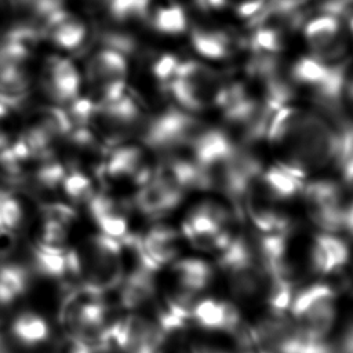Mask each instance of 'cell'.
<instances>
[{
  "instance_id": "8992f818",
  "label": "cell",
  "mask_w": 353,
  "mask_h": 353,
  "mask_svg": "<svg viewBox=\"0 0 353 353\" xmlns=\"http://www.w3.org/2000/svg\"><path fill=\"white\" fill-rule=\"evenodd\" d=\"M203 130L204 125L194 116L179 109H168L145 120L139 134L152 150L170 153L190 146Z\"/></svg>"
},
{
  "instance_id": "74e56055",
  "label": "cell",
  "mask_w": 353,
  "mask_h": 353,
  "mask_svg": "<svg viewBox=\"0 0 353 353\" xmlns=\"http://www.w3.org/2000/svg\"><path fill=\"white\" fill-rule=\"evenodd\" d=\"M0 190H1V189H0Z\"/></svg>"
},
{
  "instance_id": "7a4b0ae2",
  "label": "cell",
  "mask_w": 353,
  "mask_h": 353,
  "mask_svg": "<svg viewBox=\"0 0 353 353\" xmlns=\"http://www.w3.org/2000/svg\"><path fill=\"white\" fill-rule=\"evenodd\" d=\"M77 254L83 287L101 296L119 288L125 274L121 241L98 233L91 236Z\"/></svg>"
},
{
  "instance_id": "83f0119b",
  "label": "cell",
  "mask_w": 353,
  "mask_h": 353,
  "mask_svg": "<svg viewBox=\"0 0 353 353\" xmlns=\"http://www.w3.org/2000/svg\"><path fill=\"white\" fill-rule=\"evenodd\" d=\"M41 221L58 223L65 228H70L76 219V211L73 207L63 203H47L40 210Z\"/></svg>"
},
{
  "instance_id": "1f68e13d",
  "label": "cell",
  "mask_w": 353,
  "mask_h": 353,
  "mask_svg": "<svg viewBox=\"0 0 353 353\" xmlns=\"http://www.w3.org/2000/svg\"><path fill=\"white\" fill-rule=\"evenodd\" d=\"M268 0H244L237 6V14L241 18H247V19H252L255 15H258L262 8L265 7Z\"/></svg>"
},
{
  "instance_id": "ac0fdd59",
  "label": "cell",
  "mask_w": 353,
  "mask_h": 353,
  "mask_svg": "<svg viewBox=\"0 0 353 353\" xmlns=\"http://www.w3.org/2000/svg\"><path fill=\"white\" fill-rule=\"evenodd\" d=\"M30 94V77L25 66L0 70V103L8 110L19 109Z\"/></svg>"
},
{
  "instance_id": "ffe728a7",
  "label": "cell",
  "mask_w": 353,
  "mask_h": 353,
  "mask_svg": "<svg viewBox=\"0 0 353 353\" xmlns=\"http://www.w3.org/2000/svg\"><path fill=\"white\" fill-rule=\"evenodd\" d=\"M261 186L273 200L291 199L303 189V182L299 176L280 167H272L262 171L259 178Z\"/></svg>"
},
{
  "instance_id": "ba28073f",
  "label": "cell",
  "mask_w": 353,
  "mask_h": 353,
  "mask_svg": "<svg viewBox=\"0 0 353 353\" xmlns=\"http://www.w3.org/2000/svg\"><path fill=\"white\" fill-rule=\"evenodd\" d=\"M303 36L316 58L324 62L341 59L346 41L341 34V21L328 14L312 18L303 28Z\"/></svg>"
},
{
  "instance_id": "7402d4cb",
  "label": "cell",
  "mask_w": 353,
  "mask_h": 353,
  "mask_svg": "<svg viewBox=\"0 0 353 353\" xmlns=\"http://www.w3.org/2000/svg\"><path fill=\"white\" fill-rule=\"evenodd\" d=\"M331 68L332 63L324 62L316 57H303L292 65L291 79L294 83L306 85L314 91L325 83Z\"/></svg>"
},
{
  "instance_id": "6da1fadb",
  "label": "cell",
  "mask_w": 353,
  "mask_h": 353,
  "mask_svg": "<svg viewBox=\"0 0 353 353\" xmlns=\"http://www.w3.org/2000/svg\"><path fill=\"white\" fill-rule=\"evenodd\" d=\"M285 146L288 157L281 167L302 178L306 171L323 168L335 159L338 128H334L320 114L303 112Z\"/></svg>"
},
{
  "instance_id": "4316f807",
  "label": "cell",
  "mask_w": 353,
  "mask_h": 353,
  "mask_svg": "<svg viewBox=\"0 0 353 353\" xmlns=\"http://www.w3.org/2000/svg\"><path fill=\"white\" fill-rule=\"evenodd\" d=\"M250 44L255 52L276 54L283 48V33L277 28L255 26Z\"/></svg>"
},
{
  "instance_id": "2e32d148",
  "label": "cell",
  "mask_w": 353,
  "mask_h": 353,
  "mask_svg": "<svg viewBox=\"0 0 353 353\" xmlns=\"http://www.w3.org/2000/svg\"><path fill=\"white\" fill-rule=\"evenodd\" d=\"M44 37L50 39L57 47L65 51L79 52L88 43L90 30L85 22L66 10H62L48 22Z\"/></svg>"
},
{
  "instance_id": "e0dca14e",
  "label": "cell",
  "mask_w": 353,
  "mask_h": 353,
  "mask_svg": "<svg viewBox=\"0 0 353 353\" xmlns=\"http://www.w3.org/2000/svg\"><path fill=\"white\" fill-rule=\"evenodd\" d=\"M10 335L19 346L33 349L50 339L51 328L41 314L33 310H23L11 320Z\"/></svg>"
},
{
  "instance_id": "4fadbf2b",
  "label": "cell",
  "mask_w": 353,
  "mask_h": 353,
  "mask_svg": "<svg viewBox=\"0 0 353 353\" xmlns=\"http://www.w3.org/2000/svg\"><path fill=\"white\" fill-rule=\"evenodd\" d=\"M88 211L102 234L123 241L128 237L127 211L121 201L105 194L95 193L87 203Z\"/></svg>"
},
{
  "instance_id": "d6a6232c",
  "label": "cell",
  "mask_w": 353,
  "mask_h": 353,
  "mask_svg": "<svg viewBox=\"0 0 353 353\" xmlns=\"http://www.w3.org/2000/svg\"><path fill=\"white\" fill-rule=\"evenodd\" d=\"M193 353H233L222 346L211 343H197L193 346Z\"/></svg>"
},
{
  "instance_id": "e575fe53",
  "label": "cell",
  "mask_w": 353,
  "mask_h": 353,
  "mask_svg": "<svg viewBox=\"0 0 353 353\" xmlns=\"http://www.w3.org/2000/svg\"><path fill=\"white\" fill-rule=\"evenodd\" d=\"M347 25H349V30L353 33V14L347 18Z\"/></svg>"
},
{
  "instance_id": "7c38bea8",
  "label": "cell",
  "mask_w": 353,
  "mask_h": 353,
  "mask_svg": "<svg viewBox=\"0 0 353 353\" xmlns=\"http://www.w3.org/2000/svg\"><path fill=\"white\" fill-rule=\"evenodd\" d=\"M127 70V55L120 51L102 47L90 57L85 66V76L97 94L113 83L125 81Z\"/></svg>"
},
{
  "instance_id": "9c48e42d",
  "label": "cell",
  "mask_w": 353,
  "mask_h": 353,
  "mask_svg": "<svg viewBox=\"0 0 353 353\" xmlns=\"http://www.w3.org/2000/svg\"><path fill=\"white\" fill-rule=\"evenodd\" d=\"M81 76L76 65L62 57H52L47 61L43 74V88L50 98L58 103L72 102L79 97Z\"/></svg>"
},
{
  "instance_id": "8fae6325",
  "label": "cell",
  "mask_w": 353,
  "mask_h": 353,
  "mask_svg": "<svg viewBox=\"0 0 353 353\" xmlns=\"http://www.w3.org/2000/svg\"><path fill=\"white\" fill-rule=\"evenodd\" d=\"M182 196L181 189L153 174L137 192L135 205L143 215L160 216L174 210L181 203Z\"/></svg>"
},
{
  "instance_id": "836d02e7",
  "label": "cell",
  "mask_w": 353,
  "mask_h": 353,
  "mask_svg": "<svg viewBox=\"0 0 353 353\" xmlns=\"http://www.w3.org/2000/svg\"><path fill=\"white\" fill-rule=\"evenodd\" d=\"M229 0H199V4L201 7H207V8H215V10H219V8H223L226 7Z\"/></svg>"
},
{
  "instance_id": "d4e9b609",
  "label": "cell",
  "mask_w": 353,
  "mask_h": 353,
  "mask_svg": "<svg viewBox=\"0 0 353 353\" xmlns=\"http://www.w3.org/2000/svg\"><path fill=\"white\" fill-rule=\"evenodd\" d=\"M61 189L63 194L73 203H88V200L97 193L91 178L81 170H66L62 179Z\"/></svg>"
},
{
  "instance_id": "30bf717a",
  "label": "cell",
  "mask_w": 353,
  "mask_h": 353,
  "mask_svg": "<svg viewBox=\"0 0 353 353\" xmlns=\"http://www.w3.org/2000/svg\"><path fill=\"white\" fill-rule=\"evenodd\" d=\"M350 254L346 243L331 234L316 236L310 250V266L320 276H338L345 273Z\"/></svg>"
},
{
  "instance_id": "d6986e66",
  "label": "cell",
  "mask_w": 353,
  "mask_h": 353,
  "mask_svg": "<svg viewBox=\"0 0 353 353\" xmlns=\"http://www.w3.org/2000/svg\"><path fill=\"white\" fill-rule=\"evenodd\" d=\"M192 46L204 58L225 59L233 52V39L222 30L194 29L192 32Z\"/></svg>"
},
{
  "instance_id": "603a6c76",
  "label": "cell",
  "mask_w": 353,
  "mask_h": 353,
  "mask_svg": "<svg viewBox=\"0 0 353 353\" xmlns=\"http://www.w3.org/2000/svg\"><path fill=\"white\" fill-rule=\"evenodd\" d=\"M148 19L157 32L164 34H179L188 28L185 10L175 3L163 4L150 10Z\"/></svg>"
},
{
  "instance_id": "484cf974",
  "label": "cell",
  "mask_w": 353,
  "mask_h": 353,
  "mask_svg": "<svg viewBox=\"0 0 353 353\" xmlns=\"http://www.w3.org/2000/svg\"><path fill=\"white\" fill-rule=\"evenodd\" d=\"M109 15L117 22L141 21L149 17L152 0H108Z\"/></svg>"
},
{
  "instance_id": "5b68a950",
  "label": "cell",
  "mask_w": 353,
  "mask_h": 353,
  "mask_svg": "<svg viewBox=\"0 0 353 353\" xmlns=\"http://www.w3.org/2000/svg\"><path fill=\"white\" fill-rule=\"evenodd\" d=\"M170 335L156 319L130 313L116 319L98 343H106L119 353H164Z\"/></svg>"
},
{
  "instance_id": "3957f363",
  "label": "cell",
  "mask_w": 353,
  "mask_h": 353,
  "mask_svg": "<svg viewBox=\"0 0 353 353\" xmlns=\"http://www.w3.org/2000/svg\"><path fill=\"white\" fill-rule=\"evenodd\" d=\"M250 338L256 353H335V346L309 338L287 314L261 319L250 327Z\"/></svg>"
},
{
  "instance_id": "d590c367",
  "label": "cell",
  "mask_w": 353,
  "mask_h": 353,
  "mask_svg": "<svg viewBox=\"0 0 353 353\" xmlns=\"http://www.w3.org/2000/svg\"><path fill=\"white\" fill-rule=\"evenodd\" d=\"M239 353H256V352L254 349H251V347H245V349H240Z\"/></svg>"
},
{
  "instance_id": "f1b7e54d",
  "label": "cell",
  "mask_w": 353,
  "mask_h": 353,
  "mask_svg": "<svg viewBox=\"0 0 353 353\" xmlns=\"http://www.w3.org/2000/svg\"><path fill=\"white\" fill-rule=\"evenodd\" d=\"M50 353H91V345L85 341L66 334L58 338L51 347Z\"/></svg>"
},
{
  "instance_id": "4dcf8cb0",
  "label": "cell",
  "mask_w": 353,
  "mask_h": 353,
  "mask_svg": "<svg viewBox=\"0 0 353 353\" xmlns=\"http://www.w3.org/2000/svg\"><path fill=\"white\" fill-rule=\"evenodd\" d=\"M320 11L338 19L349 18L353 14V0H324L320 4Z\"/></svg>"
},
{
  "instance_id": "5bb4252c",
  "label": "cell",
  "mask_w": 353,
  "mask_h": 353,
  "mask_svg": "<svg viewBox=\"0 0 353 353\" xmlns=\"http://www.w3.org/2000/svg\"><path fill=\"white\" fill-rule=\"evenodd\" d=\"M154 270L138 262L137 266L124 274L119 285V302L121 307L135 312L150 303L156 296Z\"/></svg>"
},
{
  "instance_id": "277c9868",
  "label": "cell",
  "mask_w": 353,
  "mask_h": 353,
  "mask_svg": "<svg viewBox=\"0 0 353 353\" xmlns=\"http://www.w3.org/2000/svg\"><path fill=\"white\" fill-rule=\"evenodd\" d=\"M288 312L305 335L327 341L338 316L335 290L325 283L310 284L295 292Z\"/></svg>"
},
{
  "instance_id": "8d00e7d4",
  "label": "cell",
  "mask_w": 353,
  "mask_h": 353,
  "mask_svg": "<svg viewBox=\"0 0 353 353\" xmlns=\"http://www.w3.org/2000/svg\"><path fill=\"white\" fill-rule=\"evenodd\" d=\"M3 236H6V234H3V233L0 232V240H1V237H3Z\"/></svg>"
},
{
  "instance_id": "cb8c5ba5",
  "label": "cell",
  "mask_w": 353,
  "mask_h": 353,
  "mask_svg": "<svg viewBox=\"0 0 353 353\" xmlns=\"http://www.w3.org/2000/svg\"><path fill=\"white\" fill-rule=\"evenodd\" d=\"M25 208L22 201L8 190H0V232L6 236L23 226Z\"/></svg>"
},
{
  "instance_id": "52a82bcc",
  "label": "cell",
  "mask_w": 353,
  "mask_h": 353,
  "mask_svg": "<svg viewBox=\"0 0 353 353\" xmlns=\"http://www.w3.org/2000/svg\"><path fill=\"white\" fill-rule=\"evenodd\" d=\"M121 243L134 248L138 262L154 272L172 262L179 252L178 234L168 225L152 226L143 236L127 237Z\"/></svg>"
},
{
  "instance_id": "9a60e30c",
  "label": "cell",
  "mask_w": 353,
  "mask_h": 353,
  "mask_svg": "<svg viewBox=\"0 0 353 353\" xmlns=\"http://www.w3.org/2000/svg\"><path fill=\"white\" fill-rule=\"evenodd\" d=\"M102 172L113 179L132 178L137 183L148 182L153 171L145 164L143 150L138 146H119L112 149L102 164Z\"/></svg>"
},
{
  "instance_id": "44dd1931",
  "label": "cell",
  "mask_w": 353,
  "mask_h": 353,
  "mask_svg": "<svg viewBox=\"0 0 353 353\" xmlns=\"http://www.w3.org/2000/svg\"><path fill=\"white\" fill-rule=\"evenodd\" d=\"M302 113H303L302 110L295 109L292 106H287V105L279 108L270 116V120L266 128L265 138L269 141V143L285 146L291 139L292 134L295 132Z\"/></svg>"
},
{
  "instance_id": "f546056e",
  "label": "cell",
  "mask_w": 353,
  "mask_h": 353,
  "mask_svg": "<svg viewBox=\"0 0 353 353\" xmlns=\"http://www.w3.org/2000/svg\"><path fill=\"white\" fill-rule=\"evenodd\" d=\"M178 63H179V61L176 59V57L170 55V54L161 55L159 59H156V62L153 63V68H152L154 77L160 81L168 83L175 76Z\"/></svg>"
}]
</instances>
